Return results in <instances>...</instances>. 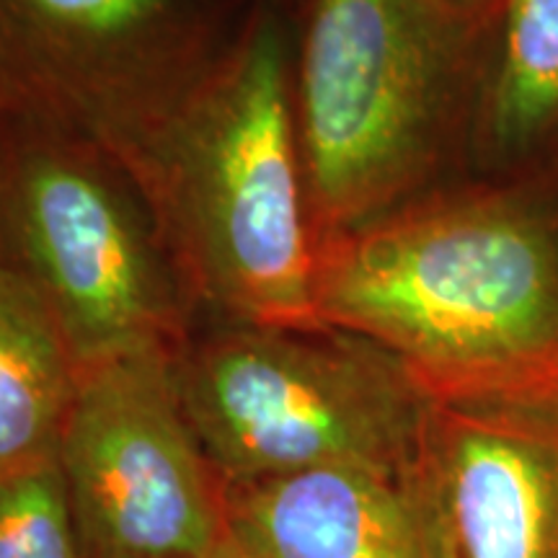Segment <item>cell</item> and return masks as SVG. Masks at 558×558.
<instances>
[{
  "label": "cell",
  "instance_id": "obj_1",
  "mask_svg": "<svg viewBox=\"0 0 558 558\" xmlns=\"http://www.w3.org/2000/svg\"><path fill=\"white\" fill-rule=\"evenodd\" d=\"M111 163L137 192L192 311L318 329V233L288 37L269 11L192 75Z\"/></svg>",
  "mask_w": 558,
  "mask_h": 558
},
{
  "label": "cell",
  "instance_id": "obj_2",
  "mask_svg": "<svg viewBox=\"0 0 558 558\" xmlns=\"http://www.w3.org/2000/svg\"><path fill=\"white\" fill-rule=\"evenodd\" d=\"M316 313L432 399L558 378V222L509 190L414 197L320 241Z\"/></svg>",
  "mask_w": 558,
  "mask_h": 558
},
{
  "label": "cell",
  "instance_id": "obj_3",
  "mask_svg": "<svg viewBox=\"0 0 558 558\" xmlns=\"http://www.w3.org/2000/svg\"><path fill=\"white\" fill-rule=\"evenodd\" d=\"M476 45L442 0H311L292 101L318 241L427 184Z\"/></svg>",
  "mask_w": 558,
  "mask_h": 558
},
{
  "label": "cell",
  "instance_id": "obj_4",
  "mask_svg": "<svg viewBox=\"0 0 558 558\" xmlns=\"http://www.w3.org/2000/svg\"><path fill=\"white\" fill-rule=\"evenodd\" d=\"M181 409L226 484L362 465L414 471L432 396L357 333L220 324L173 357Z\"/></svg>",
  "mask_w": 558,
  "mask_h": 558
},
{
  "label": "cell",
  "instance_id": "obj_5",
  "mask_svg": "<svg viewBox=\"0 0 558 558\" xmlns=\"http://www.w3.org/2000/svg\"><path fill=\"white\" fill-rule=\"evenodd\" d=\"M0 254L50 305L81 367L190 337L192 305L128 177L86 140L9 107Z\"/></svg>",
  "mask_w": 558,
  "mask_h": 558
},
{
  "label": "cell",
  "instance_id": "obj_6",
  "mask_svg": "<svg viewBox=\"0 0 558 558\" xmlns=\"http://www.w3.org/2000/svg\"><path fill=\"white\" fill-rule=\"evenodd\" d=\"M177 349L81 367L60 471L86 558H202L228 541L226 481L181 409Z\"/></svg>",
  "mask_w": 558,
  "mask_h": 558
},
{
  "label": "cell",
  "instance_id": "obj_7",
  "mask_svg": "<svg viewBox=\"0 0 558 558\" xmlns=\"http://www.w3.org/2000/svg\"><path fill=\"white\" fill-rule=\"evenodd\" d=\"M218 52L202 0H0V90L109 160Z\"/></svg>",
  "mask_w": 558,
  "mask_h": 558
},
{
  "label": "cell",
  "instance_id": "obj_8",
  "mask_svg": "<svg viewBox=\"0 0 558 558\" xmlns=\"http://www.w3.org/2000/svg\"><path fill=\"white\" fill-rule=\"evenodd\" d=\"M414 481L435 558H558V378L432 399Z\"/></svg>",
  "mask_w": 558,
  "mask_h": 558
},
{
  "label": "cell",
  "instance_id": "obj_9",
  "mask_svg": "<svg viewBox=\"0 0 558 558\" xmlns=\"http://www.w3.org/2000/svg\"><path fill=\"white\" fill-rule=\"evenodd\" d=\"M228 538L254 558H435L414 471L331 465L226 484Z\"/></svg>",
  "mask_w": 558,
  "mask_h": 558
},
{
  "label": "cell",
  "instance_id": "obj_10",
  "mask_svg": "<svg viewBox=\"0 0 558 558\" xmlns=\"http://www.w3.org/2000/svg\"><path fill=\"white\" fill-rule=\"evenodd\" d=\"M78 378L60 320L0 254V476L58 463Z\"/></svg>",
  "mask_w": 558,
  "mask_h": 558
},
{
  "label": "cell",
  "instance_id": "obj_11",
  "mask_svg": "<svg viewBox=\"0 0 558 558\" xmlns=\"http://www.w3.org/2000/svg\"><path fill=\"white\" fill-rule=\"evenodd\" d=\"M478 37L492 47L478 135L522 158L558 135V0H499Z\"/></svg>",
  "mask_w": 558,
  "mask_h": 558
},
{
  "label": "cell",
  "instance_id": "obj_12",
  "mask_svg": "<svg viewBox=\"0 0 558 558\" xmlns=\"http://www.w3.org/2000/svg\"><path fill=\"white\" fill-rule=\"evenodd\" d=\"M0 558H86L60 463L0 476Z\"/></svg>",
  "mask_w": 558,
  "mask_h": 558
},
{
  "label": "cell",
  "instance_id": "obj_13",
  "mask_svg": "<svg viewBox=\"0 0 558 558\" xmlns=\"http://www.w3.org/2000/svg\"><path fill=\"white\" fill-rule=\"evenodd\" d=\"M448 9L456 13L460 21H465V24L471 26L473 32H481L484 29V24L492 16L494 9H497L499 0H442Z\"/></svg>",
  "mask_w": 558,
  "mask_h": 558
},
{
  "label": "cell",
  "instance_id": "obj_14",
  "mask_svg": "<svg viewBox=\"0 0 558 558\" xmlns=\"http://www.w3.org/2000/svg\"><path fill=\"white\" fill-rule=\"evenodd\" d=\"M202 558H254V556H248L246 550H241L239 546H235L233 541H226L222 543L220 548H215V550H209L207 556H202Z\"/></svg>",
  "mask_w": 558,
  "mask_h": 558
},
{
  "label": "cell",
  "instance_id": "obj_15",
  "mask_svg": "<svg viewBox=\"0 0 558 558\" xmlns=\"http://www.w3.org/2000/svg\"><path fill=\"white\" fill-rule=\"evenodd\" d=\"M3 107H5V104H3V90H0V114H3Z\"/></svg>",
  "mask_w": 558,
  "mask_h": 558
}]
</instances>
